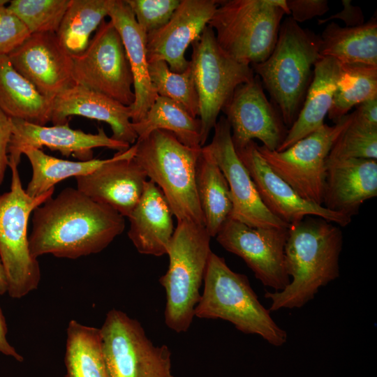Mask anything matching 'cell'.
I'll list each match as a JSON object with an SVG mask.
<instances>
[{
  "mask_svg": "<svg viewBox=\"0 0 377 377\" xmlns=\"http://www.w3.org/2000/svg\"><path fill=\"white\" fill-rule=\"evenodd\" d=\"M31 256L77 259L104 250L125 228L124 217L77 188L66 187L32 213Z\"/></svg>",
  "mask_w": 377,
  "mask_h": 377,
  "instance_id": "1",
  "label": "cell"
},
{
  "mask_svg": "<svg viewBox=\"0 0 377 377\" xmlns=\"http://www.w3.org/2000/svg\"><path fill=\"white\" fill-rule=\"evenodd\" d=\"M342 246L341 228L320 217L307 216L289 225L284 262L290 282L281 291L265 292L271 300L269 311L302 308L337 279Z\"/></svg>",
  "mask_w": 377,
  "mask_h": 377,
  "instance_id": "2",
  "label": "cell"
},
{
  "mask_svg": "<svg viewBox=\"0 0 377 377\" xmlns=\"http://www.w3.org/2000/svg\"><path fill=\"white\" fill-rule=\"evenodd\" d=\"M320 36L288 17L281 24L270 55L251 65L287 128L294 123L304 103L312 68L320 57Z\"/></svg>",
  "mask_w": 377,
  "mask_h": 377,
  "instance_id": "3",
  "label": "cell"
},
{
  "mask_svg": "<svg viewBox=\"0 0 377 377\" xmlns=\"http://www.w3.org/2000/svg\"><path fill=\"white\" fill-rule=\"evenodd\" d=\"M203 282L195 317L228 321L239 331L257 334L274 346L286 343L287 332L260 302L247 276L232 271L223 258L212 251Z\"/></svg>",
  "mask_w": 377,
  "mask_h": 377,
  "instance_id": "4",
  "label": "cell"
},
{
  "mask_svg": "<svg viewBox=\"0 0 377 377\" xmlns=\"http://www.w3.org/2000/svg\"><path fill=\"white\" fill-rule=\"evenodd\" d=\"M135 146L134 159L161 190L177 221L204 225L195 183L202 147H188L164 130L138 139Z\"/></svg>",
  "mask_w": 377,
  "mask_h": 377,
  "instance_id": "5",
  "label": "cell"
},
{
  "mask_svg": "<svg viewBox=\"0 0 377 377\" xmlns=\"http://www.w3.org/2000/svg\"><path fill=\"white\" fill-rule=\"evenodd\" d=\"M211 238L204 225L180 221L167 246L169 267L159 282L165 291V323L175 332L188 331L195 317Z\"/></svg>",
  "mask_w": 377,
  "mask_h": 377,
  "instance_id": "6",
  "label": "cell"
},
{
  "mask_svg": "<svg viewBox=\"0 0 377 377\" xmlns=\"http://www.w3.org/2000/svg\"><path fill=\"white\" fill-rule=\"evenodd\" d=\"M286 0L221 1L208 23L220 47L236 61H265L276 45Z\"/></svg>",
  "mask_w": 377,
  "mask_h": 377,
  "instance_id": "7",
  "label": "cell"
},
{
  "mask_svg": "<svg viewBox=\"0 0 377 377\" xmlns=\"http://www.w3.org/2000/svg\"><path fill=\"white\" fill-rule=\"evenodd\" d=\"M11 171L9 191L0 195V260L4 267L8 291L20 299L38 288L40 269L29 250L28 223L34 209L51 198L54 188L38 197L23 188L18 165L8 162Z\"/></svg>",
  "mask_w": 377,
  "mask_h": 377,
  "instance_id": "8",
  "label": "cell"
},
{
  "mask_svg": "<svg viewBox=\"0 0 377 377\" xmlns=\"http://www.w3.org/2000/svg\"><path fill=\"white\" fill-rule=\"evenodd\" d=\"M191 45L189 66L198 96L203 147L235 89L251 80L254 73L251 66L236 61L220 47L208 25Z\"/></svg>",
  "mask_w": 377,
  "mask_h": 377,
  "instance_id": "9",
  "label": "cell"
},
{
  "mask_svg": "<svg viewBox=\"0 0 377 377\" xmlns=\"http://www.w3.org/2000/svg\"><path fill=\"white\" fill-rule=\"evenodd\" d=\"M100 330L109 377H174L169 347L154 345L137 320L112 309Z\"/></svg>",
  "mask_w": 377,
  "mask_h": 377,
  "instance_id": "10",
  "label": "cell"
},
{
  "mask_svg": "<svg viewBox=\"0 0 377 377\" xmlns=\"http://www.w3.org/2000/svg\"><path fill=\"white\" fill-rule=\"evenodd\" d=\"M353 117L352 112L333 126L324 124L283 151L269 150L259 145L257 149L272 170L303 199L323 205L328 155Z\"/></svg>",
  "mask_w": 377,
  "mask_h": 377,
  "instance_id": "11",
  "label": "cell"
},
{
  "mask_svg": "<svg viewBox=\"0 0 377 377\" xmlns=\"http://www.w3.org/2000/svg\"><path fill=\"white\" fill-rule=\"evenodd\" d=\"M72 57L75 84L126 106L133 104V76L121 36L110 20H103L84 51Z\"/></svg>",
  "mask_w": 377,
  "mask_h": 377,
  "instance_id": "12",
  "label": "cell"
},
{
  "mask_svg": "<svg viewBox=\"0 0 377 377\" xmlns=\"http://www.w3.org/2000/svg\"><path fill=\"white\" fill-rule=\"evenodd\" d=\"M287 237L288 228H253L229 218L216 239L240 257L263 285L281 291L290 282L284 262Z\"/></svg>",
  "mask_w": 377,
  "mask_h": 377,
  "instance_id": "13",
  "label": "cell"
},
{
  "mask_svg": "<svg viewBox=\"0 0 377 377\" xmlns=\"http://www.w3.org/2000/svg\"><path fill=\"white\" fill-rule=\"evenodd\" d=\"M221 111L230 126L235 151L254 139L269 150H277L288 131L279 110L267 98L257 75L235 89Z\"/></svg>",
  "mask_w": 377,
  "mask_h": 377,
  "instance_id": "14",
  "label": "cell"
},
{
  "mask_svg": "<svg viewBox=\"0 0 377 377\" xmlns=\"http://www.w3.org/2000/svg\"><path fill=\"white\" fill-rule=\"evenodd\" d=\"M205 146L228 184L232 202L231 219L253 228L289 227L273 215L261 200L248 170L235 149L230 126L225 116H221L217 120L212 140Z\"/></svg>",
  "mask_w": 377,
  "mask_h": 377,
  "instance_id": "15",
  "label": "cell"
},
{
  "mask_svg": "<svg viewBox=\"0 0 377 377\" xmlns=\"http://www.w3.org/2000/svg\"><path fill=\"white\" fill-rule=\"evenodd\" d=\"M257 145L251 140L236 152L248 170L261 200L273 215L288 225L307 216L320 217L341 227L351 222V218L303 199L272 170L258 151Z\"/></svg>",
  "mask_w": 377,
  "mask_h": 377,
  "instance_id": "16",
  "label": "cell"
},
{
  "mask_svg": "<svg viewBox=\"0 0 377 377\" xmlns=\"http://www.w3.org/2000/svg\"><path fill=\"white\" fill-rule=\"evenodd\" d=\"M7 57L15 70L51 101L75 84L72 55L56 34H32Z\"/></svg>",
  "mask_w": 377,
  "mask_h": 377,
  "instance_id": "17",
  "label": "cell"
},
{
  "mask_svg": "<svg viewBox=\"0 0 377 377\" xmlns=\"http://www.w3.org/2000/svg\"><path fill=\"white\" fill-rule=\"evenodd\" d=\"M12 135L8 147V162L17 165L20 163L22 151L28 148L41 149L46 147L65 156H73L84 161L93 159L95 148L106 147L121 152L131 147L109 137L103 128H98V133L92 134L71 128L69 121L47 126L12 119Z\"/></svg>",
  "mask_w": 377,
  "mask_h": 377,
  "instance_id": "18",
  "label": "cell"
},
{
  "mask_svg": "<svg viewBox=\"0 0 377 377\" xmlns=\"http://www.w3.org/2000/svg\"><path fill=\"white\" fill-rule=\"evenodd\" d=\"M221 1L180 0L170 20L147 34L148 63L165 61L171 71L182 73L188 66L185 52L200 38Z\"/></svg>",
  "mask_w": 377,
  "mask_h": 377,
  "instance_id": "19",
  "label": "cell"
},
{
  "mask_svg": "<svg viewBox=\"0 0 377 377\" xmlns=\"http://www.w3.org/2000/svg\"><path fill=\"white\" fill-rule=\"evenodd\" d=\"M135 152L134 144L93 172L75 177L76 188L94 201L128 217L147 181L145 172L134 159Z\"/></svg>",
  "mask_w": 377,
  "mask_h": 377,
  "instance_id": "20",
  "label": "cell"
},
{
  "mask_svg": "<svg viewBox=\"0 0 377 377\" xmlns=\"http://www.w3.org/2000/svg\"><path fill=\"white\" fill-rule=\"evenodd\" d=\"M131 114V106L82 85L74 84L52 100L50 121L53 125L64 124L73 115L104 121L112 129V139L134 145L138 136L133 128Z\"/></svg>",
  "mask_w": 377,
  "mask_h": 377,
  "instance_id": "21",
  "label": "cell"
},
{
  "mask_svg": "<svg viewBox=\"0 0 377 377\" xmlns=\"http://www.w3.org/2000/svg\"><path fill=\"white\" fill-rule=\"evenodd\" d=\"M323 206L352 219L360 206L377 195V161L327 159Z\"/></svg>",
  "mask_w": 377,
  "mask_h": 377,
  "instance_id": "22",
  "label": "cell"
},
{
  "mask_svg": "<svg viewBox=\"0 0 377 377\" xmlns=\"http://www.w3.org/2000/svg\"><path fill=\"white\" fill-rule=\"evenodd\" d=\"M108 16L121 36L133 76L135 101L131 107V121L135 123L144 117L158 97L149 75L147 34L125 0H110Z\"/></svg>",
  "mask_w": 377,
  "mask_h": 377,
  "instance_id": "23",
  "label": "cell"
},
{
  "mask_svg": "<svg viewBox=\"0 0 377 377\" xmlns=\"http://www.w3.org/2000/svg\"><path fill=\"white\" fill-rule=\"evenodd\" d=\"M173 216L161 190L152 181H147L128 217V236L140 253L158 257L166 254L175 231Z\"/></svg>",
  "mask_w": 377,
  "mask_h": 377,
  "instance_id": "24",
  "label": "cell"
},
{
  "mask_svg": "<svg viewBox=\"0 0 377 377\" xmlns=\"http://www.w3.org/2000/svg\"><path fill=\"white\" fill-rule=\"evenodd\" d=\"M340 73V64L332 57H320L313 66L311 81L300 111L278 148L283 151L320 128L331 108Z\"/></svg>",
  "mask_w": 377,
  "mask_h": 377,
  "instance_id": "25",
  "label": "cell"
},
{
  "mask_svg": "<svg viewBox=\"0 0 377 377\" xmlns=\"http://www.w3.org/2000/svg\"><path fill=\"white\" fill-rule=\"evenodd\" d=\"M52 101L41 95L0 56V110L12 119L45 126L51 121Z\"/></svg>",
  "mask_w": 377,
  "mask_h": 377,
  "instance_id": "26",
  "label": "cell"
},
{
  "mask_svg": "<svg viewBox=\"0 0 377 377\" xmlns=\"http://www.w3.org/2000/svg\"><path fill=\"white\" fill-rule=\"evenodd\" d=\"M320 36V57H332L339 64L377 66V20L372 17L360 26L342 27L328 24Z\"/></svg>",
  "mask_w": 377,
  "mask_h": 377,
  "instance_id": "27",
  "label": "cell"
},
{
  "mask_svg": "<svg viewBox=\"0 0 377 377\" xmlns=\"http://www.w3.org/2000/svg\"><path fill=\"white\" fill-rule=\"evenodd\" d=\"M195 183L204 226L212 237H216L230 218L232 202L227 180L205 145L198 161Z\"/></svg>",
  "mask_w": 377,
  "mask_h": 377,
  "instance_id": "28",
  "label": "cell"
},
{
  "mask_svg": "<svg viewBox=\"0 0 377 377\" xmlns=\"http://www.w3.org/2000/svg\"><path fill=\"white\" fill-rule=\"evenodd\" d=\"M64 363L66 377H109L100 328L69 321Z\"/></svg>",
  "mask_w": 377,
  "mask_h": 377,
  "instance_id": "29",
  "label": "cell"
},
{
  "mask_svg": "<svg viewBox=\"0 0 377 377\" xmlns=\"http://www.w3.org/2000/svg\"><path fill=\"white\" fill-rule=\"evenodd\" d=\"M132 125L137 140L155 130H164L172 133L188 147H202L200 120L191 117L179 105L165 97L158 96L144 117Z\"/></svg>",
  "mask_w": 377,
  "mask_h": 377,
  "instance_id": "30",
  "label": "cell"
},
{
  "mask_svg": "<svg viewBox=\"0 0 377 377\" xmlns=\"http://www.w3.org/2000/svg\"><path fill=\"white\" fill-rule=\"evenodd\" d=\"M22 154L27 157L32 169L31 178L25 189L31 197L41 195L66 179L87 175L109 159L73 161L47 155L35 148L26 149Z\"/></svg>",
  "mask_w": 377,
  "mask_h": 377,
  "instance_id": "31",
  "label": "cell"
},
{
  "mask_svg": "<svg viewBox=\"0 0 377 377\" xmlns=\"http://www.w3.org/2000/svg\"><path fill=\"white\" fill-rule=\"evenodd\" d=\"M110 0H71L56 35L71 54L82 53L89 37L108 16Z\"/></svg>",
  "mask_w": 377,
  "mask_h": 377,
  "instance_id": "32",
  "label": "cell"
},
{
  "mask_svg": "<svg viewBox=\"0 0 377 377\" xmlns=\"http://www.w3.org/2000/svg\"><path fill=\"white\" fill-rule=\"evenodd\" d=\"M377 97V66L340 64L328 118L337 123L354 106Z\"/></svg>",
  "mask_w": 377,
  "mask_h": 377,
  "instance_id": "33",
  "label": "cell"
},
{
  "mask_svg": "<svg viewBox=\"0 0 377 377\" xmlns=\"http://www.w3.org/2000/svg\"><path fill=\"white\" fill-rule=\"evenodd\" d=\"M148 69L158 96L172 100L191 117L197 118L198 96L189 64L186 70L180 73L171 71L164 61L149 62Z\"/></svg>",
  "mask_w": 377,
  "mask_h": 377,
  "instance_id": "34",
  "label": "cell"
},
{
  "mask_svg": "<svg viewBox=\"0 0 377 377\" xmlns=\"http://www.w3.org/2000/svg\"><path fill=\"white\" fill-rule=\"evenodd\" d=\"M71 0H13L7 8L31 34H56Z\"/></svg>",
  "mask_w": 377,
  "mask_h": 377,
  "instance_id": "35",
  "label": "cell"
},
{
  "mask_svg": "<svg viewBox=\"0 0 377 377\" xmlns=\"http://www.w3.org/2000/svg\"><path fill=\"white\" fill-rule=\"evenodd\" d=\"M328 159H377V128L364 126L355 119L333 145Z\"/></svg>",
  "mask_w": 377,
  "mask_h": 377,
  "instance_id": "36",
  "label": "cell"
},
{
  "mask_svg": "<svg viewBox=\"0 0 377 377\" xmlns=\"http://www.w3.org/2000/svg\"><path fill=\"white\" fill-rule=\"evenodd\" d=\"M139 26L148 34L163 27L171 18L180 0H125Z\"/></svg>",
  "mask_w": 377,
  "mask_h": 377,
  "instance_id": "37",
  "label": "cell"
},
{
  "mask_svg": "<svg viewBox=\"0 0 377 377\" xmlns=\"http://www.w3.org/2000/svg\"><path fill=\"white\" fill-rule=\"evenodd\" d=\"M31 35L27 27L5 5H0V56L8 55Z\"/></svg>",
  "mask_w": 377,
  "mask_h": 377,
  "instance_id": "38",
  "label": "cell"
},
{
  "mask_svg": "<svg viewBox=\"0 0 377 377\" xmlns=\"http://www.w3.org/2000/svg\"><path fill=\"white\" fill-rule=\"evenodd\" d=\"M286 3L291 18L297 23L323 15L330 9L327 0H286Z\"/></svg>",
  "mask_w": 377,
  "mask_h": 377,
  "instance_id": "39",
  "label": "cell"
},
{
  "mask_svg": "<svg viewBox=\"0 0 377 377\" xmlns=\"http://www.w3.org/2000/svg\"><path fill=\"white\" fill-rule=\"evenodd\" d=\"M13 131L12 119L0 110V186L8 166V147Z\"/></svg>",
  "mask_w": 377,
  "mask_h": 377,
  "instance_id": "40",
  "label": "cell"
},
{
  "mask_svg": "<svg viewBox=\"0 0 377 377\" xmlns=\"http://www.w3.org/2000/svg\"><path fill=\"white\" fill-rule=\"evenodd\" d=\"M341 2L343 8L341 12L325 20H318V24H322L334 19L341 20L348 27L360 26L364 24V17L360 7L353 6L349 0H343Z\"/></svg>",
  "mask_w": 377,
  "mask_h": 377,
  "instance_id": "41",
  "label": "cell"
},
{
  "mask_svg": "<svg viewBox=\"0 0 377 377\" xmlns=\"http://www.w3.org/2000/svg\"><path fill=\"white\" fill-rule=\"evenodd\" d=\"M354 113L357 122L369 128H377V97L359 104Z\"/></svg>",
  "mask_w": 377,
  "mask_h": 377,
  "instance_id": "42",
  "label": "cell"
},
{
  "mask_svg": "<svg viewBox=\"0 0 377 377\" xmlns=\"http://www.w3.org/2000/svg\"><path fill=\"white\" fill-rule=\"evenodd\" d=\"M7 332L6 320L0 307V353L14 358L17 362H23V356L8 341L6 338Z\"/></svg>",
  "mask_w": 377,
  "mask_h": 377,
  "instance_id": "43",
  "label": "cell"
},
{
  "mask_svg": "<svg viewBox=\"0 0 377 377\" xmlns=\"http://www.w3.org/2000/svg\"><path fill=\"white\" fill-rule=\"evenodd\" d=\"M8 291V281L4 267L0 260V295Z\"/></svg>",
  "mask_w": 377,
  "mask_h": 377,
  "instance_id": "44",
  "label": "cell"
},
{
  "mask_svg": "<svg viewBox=\"0 0 377 377\" xmlns=\"http://www.w3.org/2000/svg\"><path fill=\"white\" fill-rule=\"evenodd\" d=\"M10 1L8 0H0V5H5L6 3H8Z\"/></svg>",
  "mask_w": 377,
  "mask_h": 377,
  "instance_id": "45",
  "label": "cell"
}]
</instances>
